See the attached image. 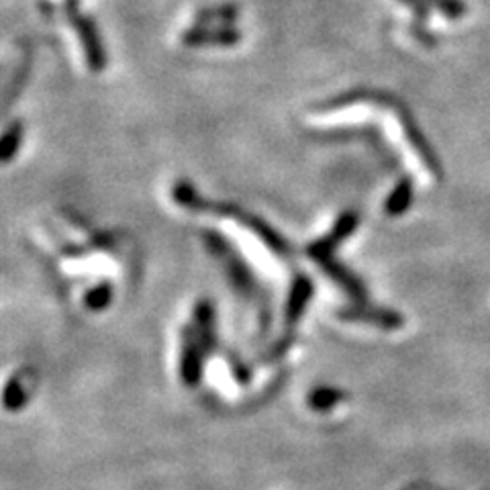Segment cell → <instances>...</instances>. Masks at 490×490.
<instances>
[{
  "instance_id": "cell-1",
  "label": "cell",
  "mask_w": 490,
  "mask_h": 490,
  "mask_svg": "<svg viewBox=\"0 0 490 490\" xmlns=\"http://www.w3.org/2000/svg\"><path fill=\"white\" fill-rule=\"evenodd\" d=\"M174 198L178 203L188 206V209H197V211H213L214 214H221V217L233 219L235 223H240L251 235H256L259 241H262L266 248H268L272 254H276L282 259H288L293 256V249L288 241L282 237L278 232H274L270 225H266L264 219L256 217L248 211L240 209L235 205H227V203H213V200H206L198 195V192L190 187L187 182H180L174 188Z\"/></svg>"
},
{
  "instance_id": "cell-2",
  "label": "cell",
  "mask_w": 490,
  "mask_h": 490,
  "mask_svg": "<svg viewBox=\"0 0 490 490\" xmlns=\"http://www.w3.org/2000/svg\"><path fill=\"white\" fill-rule=\"evenodd\" d=\"M355 225H358V214L355 213L341 214L339 221L333 225L331 233H327L325 237H321V240L311 245L309 256L313 258L327 274H329L331 280H336L341 288H346V293L350 294L354 301L366 302L368 299H366V291H363L362 282L355 276H352L344 266L333 259V251H336L337 245L344 241L347 235H352Z\"/></svg>"
},
{
  "instance_id": "cell-3",
  "label": "cell",
  "mask_w": 490,
  "mask_h": 490,
  "mask_svg": "<svg viewBox=\"0 0 490 490\" xmlns=\"http://www.w3.org/2000/svg\"><path fill=\"white\" fill-rule=\"evenodd\" d=\"M203 341H200L198 333H187L184 337V350L180 360L182 378L188 386H195L200 381V370H203Z\"/></svg>"
},
{
  "instance_id": "cell-4",
  "label": "cell",
  "mask_w": 490,
  "mask_h": 490,
  "mask_svg": "<svg viewBox=\"0 0 490 490\" xmlns=\"http://www.w3.org/2000/svg\"><path fill=\"white\" fill-rule=\"evenodd\" d=\"M400 3L411 6L415 14H417L421 21L427 19V14L432 13L433 9L443 13L445 17L451 19V21L462 19L468 11L464 0H400Z\"/></svg>"
},
{
  "instance_id": "cell-5",
  "label": "cell",
  "mask_w": 490,
  "mask_h": 490,
  "mask_svg": "<svg viewBox=\"0 0 490 490\" xmlns=\"http://www.w3.org/2000/svg\"><path fill=\"white\" fill-rule=\"evenodd\" d=\"M346 319H352V321H368L374 323L378 327H384V329H400L405 323L403 315H398L397 311H389V309H355L346 313Z\"/></svg>"
},
{
  "instance_id": "cell-6",
  "label": "cell",
  "mask_w": 490,
  "mask_h": 490,
  "mask_svg": "<svg viewBox=\"0 0 490 490\" xmlns=\"http://www.w3.org/2000/svg\"><path fill=\"white\" fill-rule=\"evenodd\" d=\"M311 294H313V284H311V282L304 276L296 278V282L293 284V291H291V299H288V304H286L288 327H293V325H296V321H299L304 307H307V302L311 301Z\"/></svg>"
},
{
  "instance_id": "cell-7",
  "label": "cell",
  "mask_w": 490,
  "mask_h": 490,
  "mask_svg": "<svg viewBox=\"0 0 490 490\" xmlns=\"http://www.w3.org/2000/svg\"><path fill=\"white\" fill-rule=\"evenodd\" d=\"M240 39V33L235 29H219V31H206V29H192L187 35H184V43L187 46H232Z\"/></svg>"
},
{
  "instance_id": "cell-8",
  "label": "cell",
  "mask_w": 490,
  "mask_h": 490,
  "mask_svg": "<svg viewBox=\"0 0 490 490\" xmlns=\"http://www.w3.org/2000/svg\"><path fill=\"white\" fill-rule=\"evenodd\" d=\"M411 205H413V182L408 180V178H403V180L397 184V188L392 190L389 203H386V211H389V214L398 217V214H403Z\"/></svg>"
},
{
  "instance_id": "cell-9",
  "label": "cell",
  "mask_w": 490,
  "mask_h": 490,
  "mask_svg": "<svg viewBox=\"0 0 490 490\" xmlns=\"http://www.w3.org/2000/svg\"><path fill=\"white\" fill-rule=\"evenodd\" d=\"M344 400V392L336 389H317L311 392L309 405L315 408V411H329V408L336 407L337 403Z\"/></svg>"
},
{
  "instance_id": "cell-10",
  "label": "cell",
  "mask_w": 490,
  "mask_h": 490,
  "mask_svg": "<svg viewBox=\"0 0 490 490\" xmlns=\"http://www.w3.org/2000/svg\"><path fill=\"white\" fill-rule=\"evenodd\" d=\"M21 136H23V129H21V123L13 125V127L9 131H6V136L3 139V147H4L3 158H4V162H9L13 158V153L19 150Z\"/></svg>"
},
{
  "instance_id": "cell-11",
  "label": "cell",
  "mask_w": 490,
  "mask_h": 490,
  "mask_svg": "<svg viewBox=\"0 0 490 490\" xmlns=\"http://www.w3.org/2000/svg\"><path fill=\"white\" fill-rule=\"evenodd\" d=\"M109 302H110V288L107 284L94 288V291L88 294V299H86V304L91 309H102V307H107Z\"/></svg>"
}]
</instances>
